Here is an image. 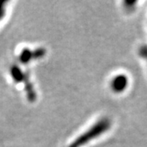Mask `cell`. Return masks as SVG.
<instances>
[{"label":"cell","instance_id":"6da1fadb","mask_svg":"<svg viewBox=\"0 0 147 147\" xmlns=\"http://www.w3.org/2000/svg\"><path fill=\"white\" fill-rule=\"evenodd\" d=\"M111 125V123L109 119H102L98 121L95 125L92 127L88 131L84 132L83 135L76 139L70 145L69 147H81L84 146L87 142L92 141V139L96 138L101 134L105 133L107 130H109Z\"/></svg>","mask_w":147,"mask_h":147},{"label":"cell","instance_id":"7a4b0ae2","mask_svg":"<svg viewBox=\"0 0 147 147\" xmlns=\"http://www.w3.org/2000/svg\"><path fill=\"white\" fill-rule=\"evenodd\" d=\"M128 80L125 75L119 74L111 81V88L115 92H122L127 86Z\"/></svg>","mask_w":147,"mask_h":147},{"label":"cell","instance_id":"3957f363","mask_svg":"<svg viewBox=\"0 0 147 147\" xmlns=\"http://www.w3.org/2000/svg\"><path fill=\"white\" fill-rule=\"evenodd\" d=\"M139 53H140V56H142V57L147 60V46H143L141 47L139 50Z\"/></svg>","mask_w":147,"mask_h":147}]
</instances>
